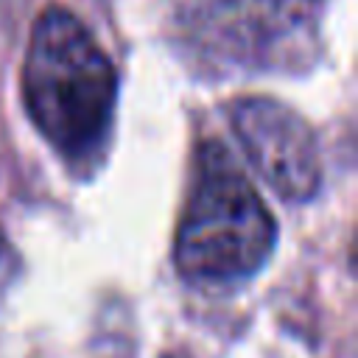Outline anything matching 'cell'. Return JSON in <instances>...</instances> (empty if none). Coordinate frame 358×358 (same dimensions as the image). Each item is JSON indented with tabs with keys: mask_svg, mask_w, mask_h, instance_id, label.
Returning a JSON list of instances; mask_svg holds the SVG:
<instances>
[{
	"mask_svg": "<svg viewBox=\"0 0 358 358\" xmlns=\"http://www.w3.org/2000/svg\"><path fill=\"white\" fill-rule=\"evenodd\" d=\"M22 101L39 134L73 165L92 162L109 137L117 76L90 34L67 8H45L22 62Z\"/></svg>",
	"mask_w": 358,
	"mask_h": 358,
	"instance_id": "cell-1",
	"label": "cell"
},
{
	"mask_svg": "<svg viewBox=\"0 0 358 358\" xmlns=\"http://www.w3.org/2000/svg\"><path fill=\"white\" fill-rule=\"evenodd\" d=\"M277 224L232 154L204 143L176 227V271L196 282H232L255 274L271 255Z\"/></svg>",
	"mask_w": 358,
	"mask_h": 358,
	"instance_id": "cell-2",
	"label": "cell"
},
{
	"mask_svg": "<svg viewBox=\"0 0 358 358\" xmlns=\"http://www.w3.org/2000/svg\"><path fill=\"white\" fill-rule=\"evenodd\" d=\"M327 0H193L182 34L210 70H294L316 50Z\"/></svg>",
	"mask_w": 358,
	"mask_h": 358,
	"instance_id": "cell-3",
	"label": "cell"
},
{
	"mask_svg": "<svg viewBox=\"0 0 358 358\" xmlns=\"http://www.w3.org/2000/svg\"><path fill=\"white\" fill-rule=\"evenodd\" d=\"M232 131L257 176L285 201H308L322 185L319 145L299 112L268 95L229 106Z\"/></svg>",
	"mask_w": 358,
	"mask_h": 358,
	"instance_id": "cell-4",
	"label": "cell"
}]
</instances>
